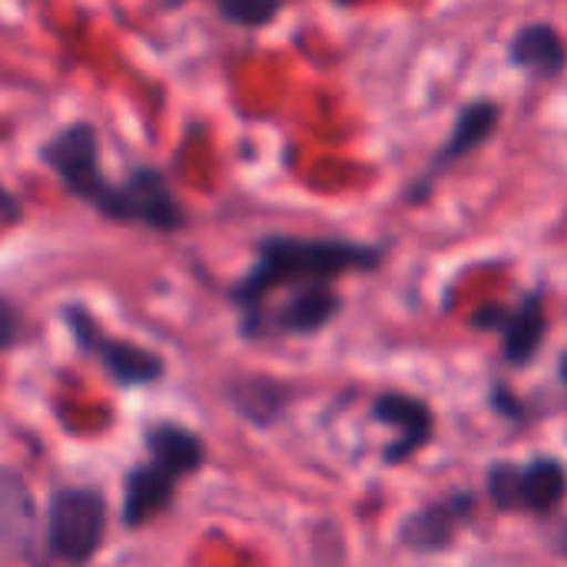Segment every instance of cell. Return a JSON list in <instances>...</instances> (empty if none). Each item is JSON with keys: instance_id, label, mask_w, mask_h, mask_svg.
Masks as SVG:
<instances>
[{"instance_id": "obj_1", "label": "cell", "mask_w": 567, "mask_h": 567, "mask_svg": "<svg viewBox=\"0 0 567 567\" xmlns=\"http://www.w3.org/2000/svg\"><path fill=\"white\" fill-rule=\"evenodd\" d=\"M385 259L382 246L349 243V239H296L266 236L259 243V259L249 276L233 289V302L246 316L262 309V299L282 286L332 282L346 272H372Z\"/></svg>"}, {"instance_id": "obj_2", "label": "cell", "mask_w": 567, "mask_h": 567, "mask_svg": "<svg viewBox=\"0 0 567 567\" xmlns=\"http://www.w3.org/2000/svg\"><path fill=\"white\" fill-rule=\"evenodd\" d=\"M106 535V502L93 488H60L47 512V548L70 561L86 565Z\"/></svg>"}, {"instance_id": "obj_3", "label": "cell", "mask_w": 567, "mask_h": 567, "mask_svg": "<svg viewBox=\"0 0 567 567\" xmlns=\"http://www.w3.org/2000/svg\"><path fill=\"white\" fill-rule=\"evenodd\" d=\"M100 143L90 123H70L63 126L47 146H43V163L63 179V186L70 193H76L80 199L93 203L100 213L110 203L113 186L100 176Z\"/></svg>"}, {"instance_id": "obj_4", "label": "cell", "mask_w": 567, "mask_h": 567, "mask_svg": "<svg viewBox=\"0 0 567 567\" xmlns=\"http://www.w3.org/2000/svg\"><path fill=\"white\" fill-rule=\"evenodd\" d=\"M498 123H502V106H498V100L482 96V100L465 103L462 113H458L455 123H452V133H449L445 146L432 156L429 169L409 186L405 199H409L412 206L425 203V199L432 196V189H435V179H439L442 173H449L455 163H462L465 156H472L475 150H482V146L495 136Z\"/></svg>"}, {"instance_id": "obj_5", "label": "cell", "mask_w": 567, "mask_h": 567, "mask_svg": "<svg viewBox=\"0 0 567 567\" xmlns=\"http://www.w3.org/2000/svg\"><path fill=\"white\" fill-rule=\"evenodd\" d=\"M103 216L123 223H143L159 233H173L186 226L183 203L169 193L166 179L156 169H136L123 186H113Z\"/></svg>"}, {"instance_id": "obj_6", "label": "cell", "mask_w": 567, "mask_h": 567, "mask_svg": "<svg viewBox=\"0 0 567 567\" xmlns=\"http://www.w3.org/2000/svg\"><path fill=\"white\" fill-rule=\"evenodd\" d=\"M66 322L73 329V339L100 359V365L123 385H146L156 382L163 375V359L150 349H140L133 342H120L110 339L103 329H96V322L83 312V309H70Z\"/></svg>"}, {"instance_id": "obj_7", "label": "cell", "mask_w": 567, "mask_h": 567, "mask_svg": "<svg viewBox=\"0 0 567 567\" xmlns=\"http://www.w3.org/2000/svg\"><path fill=\"white\" fill-rule=\"evenodd\" d=\"M375 422L392 425L399 432V442L385 449L389 465H399V462L412 458L419 449L429 445V439L435 432V419H432L429 405L412 399V395H402V392H385L375 402Z\"/></svg>"}, {"instance_id": "obj_8", "label": "cell", "mask_w": 567, "mask_h": 567, "mask_svg": "<svg viewBox=\"0 0 567 567\" xmlns=\"http://www.w3.org/2000/svg\"><path fill=\"white\" fill-rule=\"evenodd\" d=\"M339 309H342V299L339 292H332L329 282H309L279 312H272V319H262L256 336H262L266 329L279 336H312L326 329L339 316Z\"/></svg>"}, {"instance_id": "obj_9", "label": "cell", "mask_w": 567, "mask_h": 567, "mask_svg": "<svg viewBox=\"0 0 567 567\" xmlns=\"http://www.w3.org/2000/svg\"><path fill=\"white\" fill-rule=\"evenodd\" d=\"M475 502L468 495H452L445 502H435L422 512H415L405 525H402V545L412 551H445L458 528L465 525V518L472 515Z\"/></svg>"}, {"instance_id": "obj_10", "label": "cell", "mask_w": 567, "mask_h": 567, "mask_svg": "<svg viewBox=\"0 0 567 567\" xmlns=\"http://www.w3.org/2000/svg\"><path fill=\"white\" fill-rule=\"evenodd\" d=\"M508 60L535 80H558L567 70L565 37L545 20L525 23L508 43Z\"/></svg>"}, {"instance_id": "obj_11", "label": "cell", "mask_w": 567, "mask_h": 567, "mask_svg": "<svg viewBox=\"0 0 567 567\" xmlns=\"http://www.w3.org/2000/svg\"><path fill=\"white\" fill-rule=\"evenodd\" d=\"M173 488H176V478L169 472H163L159 465L146 462L140 468H133L123 485V525L126 528L150 525L159 512L169 508V502L176 495Z\"/></svg>"}, {"instance_id": "obj_12", "label": "cell", "mask_w": 567, "mask_h": 567, "mask_svg": "<svg viewBox=\"0 0 567 567\" xmlns=\"http://www.w3.org/2000/svg\"><path fill=\"white\" fill-rule=\"evenodd\" d=\"M33 538V498L27 482L0 468V551L10 558H23Z\"/></svg>"}, {"instance_id": "obj_13", "label": "cell", "mask_w": 567, "mask_h": 567, "mask_svg": "<svg viewBox=\"0 0 567 567\" xmlns=\"http://www.w3.org/2000/svg\"><path fill=\"white\" fill-rule=\"evenodd\" d=\"M502 346H505V359L512 365H528L542 342H545V332H548V319H545V296L542 292H532L522 299V306L515 312L505 316L502 322Z\"/></svg>"}, {"instance_id": "obj_14", "label": "cell", "mask_w": 567, "mask_h": 567, "mask_svg": "<svg viewBox=\"0 0 567 567\" xmlns=\"http://www.w3.org/2000/svg\"><path fill=\"white\" fill-rule=\"evenodd\" d=\"M146 452H150V462L159 465L163 472H169L173 478L199 472V465L206 458V449H203L199 435H193L183 425H156V429H150L146 432Z\"/></svg>"}, {"instance_id": "obj_15", "label": "cell", "mask_w": 567, "mask_h": 567, "mask_svg": "<svg viewBox=\"0 0 567 567\" xmlns=\"http://www.w3.org/2000/svg\"><path fill=\"white\" fill-rule=\"evenodd\" d=\"M567 498V472L555 458H538L522 468V508L528 512H555Z\"/></svg>"}, {"instance_id": "obj_16", "label": "cell", "mask_w": 567, "mask_h": 567, "mask_svg": "<svg viewBox=\"0 0 567 567\" xmlns=\"http://www.w3.org/2000/svg\"><path fill=\"white\" fill-rule=\"evenodd\" d=\"M233 405L239 409V415H246L249 422L256 425H269L282 415L286 402H289V392L276 382H266V379H249V382H239L233 385Z\"/></svg>"}, {"instance_id": "obj_17", "label": "cell", "mask_w": 567, "mask_h": 567, "mask_svg": "<svg viewBox=\"0 0 567 567\" xmlns=\"http://www.w3.org/2000/svg\"><path fill=\"white\" fill-rule=\"evenodd\" d=\"M488 498L495 502V508L502 512H515L522 508V468L498 462L488 472Z\"/></svg>"}, {"instance_id": "obj_18", "label": "cell", "mask_w": 567, "mask_h": 567, "mask_svg": "<svg viewBox=\"0 0 567 567\" xmlns=\"http://www.w3.org/2000/svg\"><path fill=\"white\" fill-rule=\"evenodd\" d=\"M219 7L229 20L243 27H266L282 10V0H223Z\"/></svg>"}, {"instance_id": "obj_19", "label": "cell", "mask_w": 567, "mask_h": 567, "mask_svg": "<svg viewBox=\"0 0 567 567\" xmlns=\"http://www.w3.org/2000/svg\"><path fill=\"white\" fill-rule=\"evenodd\" d=\"M20 332H23V322H20V312L17 306L0 292V352L17 346L20 342Z\"/></svg>"}, {"instance_id": "obj_20", "label": "cell", "mask_w": 567, "mask_h": 567, "mask_svg": "<svg viewBox=\"0 0 567 567\" xmlns=\"http://www.w3.org/2000/svg\"><path fill=\"white\" fill-rule=\"evenodd\" d=\"M0 219H7V223L20 219V206H17V199L3 186H0Z\"/></svg>"}, {"instance_id": "obj_21", "label": "cell", "mask_w": 567, "mask_h": 567, "mask_svg": "<svg viewBox=\"0 0 567 567\" xmlns=\"http://www.w3.org/2000/svg\"><path fill=\"white\" fill-rule=\"evenodd\" d=\"M555 545H558V551L567 558V522L561 525V532H558V538H555Z\"/></svg>"}, {"instance_id": "obj_22", "label": "cell", "mask_w": 567, "mask_h": 567, "mask_svg": "<svg viewBox=\"0 0 567 567\" xmlns=\"http://www.w3.org/2000/svg\"><path fill=\"white\" fill-rule=\"evenodd\" d=\"M561 379H565V385H567V352H565V359H561Z\"/></svg>"}]
</instances>
